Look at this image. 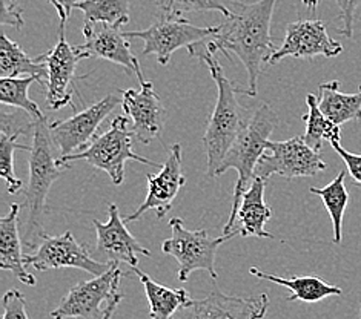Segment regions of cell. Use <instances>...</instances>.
<instances>
[{
	"label": "cell",
	"instance_id": "obj_1",
	"mask_svg": "<svg viewBox=\"0 0 361 319\" xmlns=\"http://www.w3.org/2000/svg\"><path fill=\"white\" fill-rule=\"evenodd\" d=\"M275 4L277 0H259L254 4L231 0L226 4L231 15L225 17V22L219 25V32L211 39L188 48L189 56L199 57L203 51L212 54L221 51L229 58V53H234L247 73V88H240V94L255 97L264 65H269L271 57L279 49L271 39Z\"/></svg>",
	"mask_w": 361,
	"mask_h": 319
},
{
	"label": "cell",
	"instance_id": "obj_2",
	"mask_svg": "<svg viewBox=\"0 0 361 319\" xmlns=\"http://www.w3.org/2000/svg\"><path fill=\"white\" fill-rule=\"evenodd\" d=\"M59 151L49 132L47 117L34 122V135L30 151V180L25 189L23 208L27 218L23 223V243L34 249L40 244L45 234L44 215L47 213V198L54 181L63 174L65 168L59 163Z\"/></svg>",
	"mask_w": 361,
	"mask_h": 319
},
{
	"label": "cell",
	"instance_id": "obj_3",
	"mask_svg": "<svg viewBox=\"0 0 361 319\" xmlns=\"http://www.w3.org/2000/svg\"><path fill=\"white\" fill-rule=\"evenodd\" d=\"M199 58L209 68L219 92L216 106H214L203 137L206 158H208V177L214 178L247 120L245 108L240 105L235 97V94L240 92V88L234 86V83L223 73V68L216 58V54L203 51L199 54Z\"/></svg>",
	"mask_w": 361,
	"mask_h": 319
},
{
	"label": "cell",
	"instance_id": "obj_4",
	"mask_svg": "<svg viewBox=\"0 0 361 319\" xmlns=\"http://www.w3.org/2000/svg\"><path fill=\"white\" fill-rule=\"evenodd\" d=\"M279 122V115L275 114V111L269 105L262 103L260 106H257L252 115L247 118L238 139L231 146L225 160L221 161L220 168L217 169L216 177L225 174L229 169H235L238 174L231 215L225 227H223V235L232 234V230H234L240 201H242V196L255 178V168L259 165L262 155L266 152V144L269 142V135L277 127Z\"/></svg>",
	"mask_w": 361,
	"mask_h": 319
},
{
	"label": "cell",
	"instance_id": "obj_5",
	"mask_svg": "<svg viewBox=\"0 0 361 319\" xmlns=\"http://www.w3.org/2000/svg\"><path fill=\"white\" fill-rule=\"evenodd\" d=\"M134 132L130 126V118L126 115H118L113 120V123L108 127V131L97 135L87 149H83L77 154L68 155L65 158H59V163L65 168L70 161H79L83 160L92 168L100 169L106 172L111 181L116 186L123 184L125 181V165L128 160L140 161L143 165H148L152 168L161 166L156 161H151L148 158L142 157L133 152V139Z\"/></svg>",
	"mask_w": 361,
	"mask_h": 319
},
{
	"label": "cell",
	"instance_id": "obj_6",
	"mask_svg": "<svg viewBox=\"0 0 361 319\" xmlns=\"http://www.w3.org/2000/svg\"><path fill=\"white\" fill-rule=\"evenodd\" d=\"M169 227L173 230V235L163 241L161 252L177 260L178 281L186 282L189 275L195 270H206L212 280H217V249L231 238L238 235L237 232L234 230L232 234L211 238L208 230H188L180 218L171 220Z\"/></svg>",
	"mask_w": 361,
	"mask_h": 319
},
{
	"label": "cell",
	"instance_id": "obj_7",
	"mask_svg": "<svg viewBox=\"0 0 361 319\" xmlns=\"http://www.w3.org/2000/svg\"><path fill=\"white\" fill-rule=\"evenodd\" d=\"M219 32L216 27H197L185 17H168L160 14L151 27L140 31H128L126 37L145 42L143 56H156L160 65H168L171 56L180 48H191L197 43L211 39Z\"/></svg>",
	"mask_w": 361,
	"mask_h": 319
},
{
	"label": "cell",
	"instance_id": "obj_8",
	"mask_svg": "<svg viewBox=\"0 0 361 319\" xmlns=\"http://www.w3.org/2000/svg\"><path fill=\"white\" fill-rule=\"evenodd\" d=\"M328 165L318 151L307 146L303 137H292L285 142H268L266 152L255 168V177L268 180L280 175L286 180L315 177Z\"/></svg>",
	"mask_w": 361,
	"mask_h": 319
},
{
	"label": "cell",
	"instance_id": "obj_9",
	"mask_svg": "<svg viewBox=\"0 0 361 319\" xmlns=\"http://www.w3.org/2000/svg\"><path fill=\"white\" fill-rule=\"evenodd\" d=\"M120 264H111L109 270L90 281L79 282L65 298L60 301L56 310L51 312L53 319H100L105 308L102 303H109L118 295L122 281Z\"/></svg>",
	"mask_w": 361,
	"mask_h": 319
},
{
	"label": "cell",
	"instance_id": "obj_10",
	"mask_svg": "<svg viewBox=\"0 0 361 319\" xmlns=\"http://www.w3.org/2000/svg\"><path fill=\"white\" fill-rule=\"evenodd\" d=\"M25 264L42 272L70 267V269L92 273L94 277H100L111 267V264L94 260L91 250L80 244L71 232H65L57 237L47 235L39 244L36 254L25 255Z\"/></svg>",
	"mask_w": 361,
	"mask_h": 319
},
{
	"label": "cell",
	"instance_id": "obj_11",
	"mask_svg": "<svg viewBox=\"0 0 361 319\" xmlns=\"http://www.w3.org/2000/svg\"><path fill=\"white\" fill-rule=\"evenodd\" d=\"M120 103H122V99L106 96L79 114L49 123V132L57 146L59 157L65 158L68 155L87 149L90 143L97 137L96 132L100 125Z\"/></svg>",
	"mask_w": 361,
	"mask_h": 319
},
{
	"label": "cell",
	"instance_id": "obj_12",
	"mask_svg": "<svg viewBox=\"0 0 361 319\" xmlns=\"http://www.w3.org/2000/svg\"><path fill=\"white\" fill-rule=\"evenodd\" d=\"M268 295L249 298L212 292L203 299H191L173 319H263L268 313Z\"/></svg>",
	"mask_w": 361,
	"mask_h": 319
},
{
	"label": "cell",
	"instance_id": "obj_13",
	"mask_svg": "<svg viewBox=\"0 0 361 319\" xmlns=\"http://www.w3.org/2000/svg\"><path fill=\"white\" fill-rule=\"evenodd\" d=\"M108 215V223L92 221L97 232V244L91 250L94 260L99 258V261L105 264L125 263L137 267L140 255L151 256V250L142 246L128 230L117 204H109Z\"/></svg>",
	"mask_w": 361,
	"mask_h": 319
},
{
	"label": "cell",
	"instance_id": "obj_14",
	"mask_svg": "<svg viewBox=\"0 0 361 319\" xmlns=\"http://www.w3.org/2000/svg\"><path fill=\"white\" fill-rule=\"evenodd\" d=\"M343 45L332 39L322 20H297L288 23L283 45L275 51L269 65L279 63L285 57L312 60L318 56L335 57L341 54Z\"/></svg>",
	"mask_w": 361,
	"mask_h": 319
},
{
	"label": "cell",
	"instance_id": "obj_15",
	"mask_svg": "<svg viewBox=\"0 0 361 319\" xmlns=\"http://www.w3.org/2000/svg\"><path fill=\"white\" fill-rule=\"evenodd\" d=\"M182 158V146L178 143L171 146L168 158L165 165L159 170V174L146 177V181H148V195H146L145 201L134 213L128 215L125 223L139 220L148 211H156L157 218L165 217L171 208H173V203L177 198L180 189L186 184Z\"/></svg>",
	"mask_w": 361,
	"mask_h": 319
},
{
	"label": "cell",
	"instance_id": "obj_16",
	"mask_svg": "<svg viewBox=\"0 0 361 319\" xmlns=\"http://www.w3.org/2000/svg\"><path fill=\"white\" fill-rule=\"evenodd\" d=\"M83 36L85 43L74 46L82 60L88 57L108 60L111 63L123 66L128 74H134L140 85L146 82L139 60L133 54L130 42L120 28L96 23L92 27H83Z\"/></svg>",
	"mask_w": 361,
	"mask_h": 319
},
{
	"label": "cell",
	"instance_id": "obj_17",
	"mask_svg": "<svg viewBox=\"0 0 361 319\" xmlns=\"http://www.w3.org/2000/svg\"><path fill=\"white\" fill-rule=\"evenodd\" d=\"M48 68L47 105L49 109L59 111L73 101L75 70L82 57L75 48L65 39V31H59L57 45L44 54Z\"/></svg>",
	"mask_w": 361,
	"mask_h": 319
},
{
	"label": "cell",
	"instance_id": "obj_18",
	"mask_svg": "<svg viewBox=\"0 0 361 319\" xmlns=\"http://www.w3.org/2000/svg\"><path fill=\"white\" fill-rule=\"evenodd\" d=\"M140 86V91H122V106L125 115L131 120V129L137 139L143 144H149L161 134L166 111L152 82H145Z\"/></svg>",
	"mask_w": 361,
	"mask_h": 319
},
{
	"label": "cell",
	"instance_id": "obj_19",
	"mask_svg": "<svg viewBox=\"0 0 361 319\" xmlns=\"http://www.w3.org/2000/svg\"><path fill=\"white\" fill-rule=\"evenodd\" d=\"M266 178L255 177L240 201L234 230L245 238H271L275 237L266 232L264 224L272 217V209L264 203ZM232 230V232H234Z\"/></svg>",
	"mask_w": 361,
	"mask_h": 319
},
{
	"label": "cell",
	"instance_id": "obj_20",
	"mask_svg": "<svg viewBox=\"0 0 361 319\" xmlns=\"http://www.w3.org/2000/svg\"><path fill=\"white\" fill-rule=\"evenodd\" d=\"M20 204H11L6 217L0 220V267L10 270L14 277L27 286H34L36 278L27 270L19 232Z\"/></svg>",
	"mask_w": 361,
	"mask_h": 319
},
{
	"label": "cell",
	"instance_id": "obj_21",
	"mask_svg": "<svg viewBox=\"0 0 361 319\" xmlns=\"http://www.w3.org/2000/svg\"><path fill=\"white\" fill-rule=\"evenodd\" d=\"M16 120V114H8L5 111L0 118V126H2V131H0V175L6 181L8 192L11 195H16L22 189V181L16 177L14 172V152L16 149L31 151V146L20 144L17 139L34 127V122L25 126H17Z\"/></svg>",
	"mask_w": 361,
	"mask_h": 319
},
{
	"label": "cell",
	"instance_id": "obj_22",
	"mask_svg": "<svg viewBox=\"0 0 361 319\" xmlns=\"http://www.w3.org/2000/svg\"><path fill=\"white\" fill-rule=\"evenodd\" d=\"M318 106L335 125L361 120V86L355 94L340 91V82L332 80L318 86Z\"/></svg>",
	"mask_w": 361,
	"mask_h": 319
},
{
	"label": "cell",
	"instance_id": "obj_23",
	"mask_svg": "<svg viewBox=\"0 0 361 319\" xmlns=\"http://www.w3.org/2000/svg\"><path fill=\"white\" fill-rule=\"evenodd\" d=\"M251 275L259 280H264L269 282H275L279 286H283L290 290V295L286 301H303V303H318L324 298L329 296H340L343 295V290L334 284H329L322 278L317 277H290V278H281L275 277V275L266 273L257 267L249 269Z\"/></svg>",
	"mask_w": 361,
	"mask_h": 319
},
{
	"label": "cell",
	"instance_id": "obj_24",
	"mask_svg": "<svg viewBox=\"0 0 361 319\" xmlns=\"http://www.w3.org/2000/svg\"><path fill=\"white\" fill-rule=\"evenodd\" d=\"M0 75L2 77H36L47 88L48 68L44 56L30 57L16 42L0 36Z\"/></svg>",
	"mask_w": 361,
	"mask_h": 319
},
{
	"label": "cell",
	"instance_id": "obj_25",
	"mask_svg": "<svg viewBox=\"0 0 361 319\" xmlns=\"http://www.w3.org/2000/svg\"><path fill=\"white\" fill-rule=\"evenodd\" d=\"M134 272L145 287L146 298H148L149 303L151 319H173L178 310L191 301L188 290L161 286L157 281H154L149 275L143 273L139 267H134Z\"/></svg>",
	"mask_w": 361,
	"mask_h": 319
},
{
	"label": "cell",
	"instance_id": "obj_26",
	"mask_svg": "<svg viewBox=\"0 0 361 319\" xmlns=\"http://www.w3.org/2000/svg\"><path fill=\"white\" fill-rule=\"evenodd\" d=\"M74 8L83 13V27L105 23L122 28L130 22V0H80Z\"/></svg>",
	"mask_w": 361,
	"mask_h": 319
},
{
	"label": "cell",
	"instance_id": "obj_27",
	"mask_svg": "<svg viewBox=\"0 0 361 319\" xmlns=\"http://www.w3.org/2000/svg\"><path fill=\"white\" fill-rule=\"evenodd\" d=\"M346 172L340 170V174L335 177L328 186L324 187H311L309 192L320 196L328 209L329 217L334 227V243L340 244L343 238V220H345V212L349 203V192L345 184Z\"/></svg>",
	"mask_w": 361,
	"mask_h": 319
},
{
	"label": "cell",
	"instance_id": "obj_28",
	"mask_svg": "<svg viewBox=\"0 0 361 319\" xmlns=\"http://www.w3.org/2000/svg\"><path fill=\"white\" fill-rule=\"evenodd\" d=\"M306 105L307 114L303 115V122L306 123V132L303 135V140L306 142V144L320 152V149L323 148V142H340V126L331 122V120L323 114L320 106H318V97H315L314 94H307Z\"/></svg>",
	"mask_w": 361,
	"mask_h": 319
},
{
	"label": "cell",
	"instance_id": "obj_29",
	"mask_svg": "<svg viewBox=\"0 0 361 319\" xmlns=\"http://www.w3.org/2000/svg\"><path fill=\"white\" fill-rule=\"evenodd\" d=\"M34 82H39L36 77H2L0 79V103L6 106L19 108L37 122L45 118L36 101L28 96L30 86Z\"/></svg>",
	"mask_w": 361,
	"mask_h": 319
},
{
	"label": "cell",
	"instance_id": "obj_30",
	"mask_svg": "<svg viewBox=\"0 0 361 319\" xmlns=\"http://www.w3.org/2000/svg\"><path fill=\"white\" fill-rule=\"evenodd\" d=\"M160 14L168 17H183L186 13L220 11L225 17L231 15L228 5L223 0H157Z\"/></svg>",
	"mask_w": 361,
	"mask_h": 319
},
{
	"label": "cell",
	"instance_id": "obj_31",
	"mask_svg": "<svg viewBox=\"0 0 361 319\" xmlns=\"http://www.w3.org/2000/svg\"><path fill=\"white\" fill-rule=\"evenodd\" d=\"M4 319H30L27 313V299L17 289H11L4 296Z\"/></svg>",
	"mask_w": 361,
	"mask_h": 319
},
{
	"label": "cell",
	"instance_id": "obj_32",
	"mask_svg": "<svg viewBox=\"0 0 361 319\" xmlns=\"http://www.w3.org/2000/svg\"><path fill=\"white\" fill-rule=\"evenodd\" d=\"M340 15L338 19L341 20V28L338 32L341 36L348 39L354 37V22L358 6L361 5V0H337Z\"/></svg>",
	"mask_w": 361,
	"mask_h": 319
},
{
	"label": "cell",
	"instance_id": "obj_33",
	"mask_svg": "<svg viewBox=\"0 0 361 319\" xmlns=\"http://www.w3.org/2000/svg\"><path fill=\"white\" fill-rule=\"evenodd\" d=\"M331 146L334 148V151L343 158V161H345L350 177L354 178L357 183L361 184V155L348 152L345 148H341L340 142H334V143H331Z\"/></svg>",
	"mask_w": 361,
	"mask_h": 319
},
{
	"label": "cell",
	"instance_id": "obj_34",
	"mask_svg": "<svg viewBox=\"0 0 361 319\" xmlns=\"http://www.w3.org/2000/svg\"><path fill=\"white\" fill-rule=\"evenodd\" d=\"M0 22H2V25H10L14 28H22L25 25L19 8L8 2V0H2V19H0Z\"/></svg>",
	"mask_w": 361,
	"mask_h": 319
},
{
	"label": "cell",
	"instance_id": "obj_35",
	"mask_svg": "<svg viewBox=\"0 0 361 319\" xmlns=\"http://www.w3.org/2000/svg\"><path fill=\"white\" fill-rule=\"evenodd\" d=\"M122 295H118L116 296V298H113L109 301V303H106V307H105V312H103V316L100 318V319H113V315H114V312H116V308H117V306L120 304V301H122Z\"/></svg>",
	"mask_w": 361,
	"mask_h": 319
},
{
	"label": "cell",
	"instance_id": "obj_36",
	"mask_svg": "<svg viewBox=\"0 0 361 319\" xmlns=\"http://www.w3.org/2000/svg\"><path fill=\"white\" fill-rule=\"evenodd\" d=\"M47 2H49L51 5L56 8V11L60 17V31H65V23H66V19H68V14L65 11L63 5L60 4V0H47Z\"/></svg>",
	"mask_w": 361,
	"mask_h": 319
},
{
	"label": "cell",
	"instance_id": "obj_37",
	"mask_svg": "<svg viewBox=\"0 0 361 319\" xmlns=\"http://www.w3.org/2000/svg\"><path fill=\"white\" fill-rule=\"evenodd\" d=\"M79 2H80V0H60V4L63 5V8H65V11H66L68 15L71 14V11L74 10L75 4H79Z\"/></svg>",
	"mask_w": 361,
	"mask_h": 319
},
{
	"label": "cell",
	"instance_id": "obj_38",
	"mask_svg": "<svg viewBox=\"0 0 361 319\" xmlns=\"http://www.w3.org/2000/svg\"><path fill=\"white\" fill-rule=\"evenodd\" d=\"M302 2L305 4V6L307 8L309 11H311V13H315V11H317V6H318V4H320V0H302Z\"/></svg>",
	"mask_w": 361,
	"mask_h": 319
},
{
	"label": "cell",
	"instance_id": "obj_39",
	"mask_svg": "<svg viewBox=\"0 0 361 319\" xmlns=\"http://www.w3.org/2000/svg\"><path fill=\"white\" fill-rule=\"evenodd\" d=\"M8 2L13 4V5H16V4H17V0H8Z\"/></svg>",
	"mask_w": 361,
	"mask_h": 319
},
{
	"label": "cell",
	"instance_id": "obj_40",
	"mask_svg": "<svg viewBox=\"0 0 361 319\" xmlns=\"http://www.w3.org/2000/svg\"><path fill=\"white\" fill-rule=\"evenodd\" d=\"M360 319H361V307H360Z\"/></svg>",
	"mask_w": 361,
	"mask_h": 319
}]
</instances>
